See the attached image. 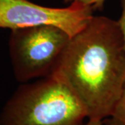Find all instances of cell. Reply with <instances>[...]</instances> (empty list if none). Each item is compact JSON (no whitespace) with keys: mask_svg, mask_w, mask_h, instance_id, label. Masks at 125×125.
I'll list each match as a JSON object with an SVG mask.
<instances>
[{"mask_svg":"<svg viewBox=\"0 0 125 125\" xmlns=\"http://www.w3.org/2000/svg\"><path fill=\"white\" fill-rule=\"evenodd\" d=\"M73 1H79L85 4L90 5L94 9H101L106 0H65V2H72Z\"/></svg>","mask_w":125,"mask_h":125,"instance_id":"8992f818","label":"cell"},{"mask_svg":"<svg viewBox=\"0 0 125 125\" xmlns=\"http://www.w3.org/2000/svg\"><path fill=\"white\" fill-rule=\"evenodd\" d=\"M85 118L75 94L47 76L18 87L0 113V125H82Z\"/></svg>","mask_w":125,"mask_h":125,"instance_id":"7a4b0ae2","label":"cell"},{"mask_svg":"<svg viewBox=\"0 0 125 125\" xmlns=\"http://www.w3.org/2000/svg\"><path fill=\"white\" fill-rule=\"evenodd\" d=\"M71 38L54 25L11 30L9 54L14 76L20 83L49 76Z\"/></svg>","mask_w":125,"mask_h":125,"instance_id":"3957f363","label":"cell"},{"mask_svg":"<svg viewBox=\"0 0 125 125\" xmlns=\"http://www.w3.org/2000/svg\"><path fill=\"white\" fill-rule=\"evenodd\" d=\"M121 1H122V14L120 20L117 22L120 27L125 45V0H122Z\"/></svg>","mask_w":125,"mask_h":125,"instance_id":"52a82bcc","label":"cell"},{"mask_svg":"<svg viewBox=\"0 0 125 125\" xmlns=\"http://www.w3.org/2000/svg\"><path fill=\"white\" fill-rule=\"evenodd\" d=\"M90 5L72 1L66 8H51L29 0H0V28L13 30L22 27L54 25L72 37L93 18Z\"/></svg>","mask_w":125,"mask_h":125,"instance_id":"277c9868","label":"cell"},{"mask_svg":"<svg viewBox=\"0 0 125 125\" xmlns=\"http://www.w3.org/2000/svg\"><path fill=\"white\" fill-rule=\"evenodd\" d=\"M49 76L75 94L88 120L111 117L125 85V45L118 22L93 15L71 37Z\"/></svg>","mask_w":125,"mask_h":125,"instance_id":"6da1fadb","label":"cell"},{"mask_svg":"<svg viewBox=\"0 0 125 125\" xmlns=\"http://www.w3.org/2000/svg\"><path fill=\"white\" fill-rule=\"evenodd\" d=\"M82 125H110L103 122L102 120H88V121Z\"/></svg>","mask_w":125,"mask_h":125,"instance_id":"ba28073f","label":"cell"},{"mask_svg":"<svg viewBox=\"0 0 125 125\" xmlns=\"http://www.w3.org/2000/svg\"><path fill=\"white\" fill-rule=\"evenodd\" d=\"M110 125H125V85L111 115Z\"/></svg>","mask_w":125,"mask_h":125,"instance_id":"5b68a950","label":"cell"}]
</instances>
